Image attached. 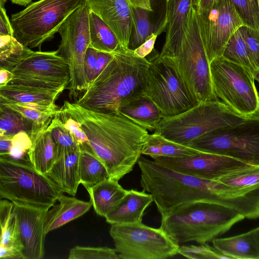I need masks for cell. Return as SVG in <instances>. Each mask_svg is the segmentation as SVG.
<instances>
[{"mask_svg": "<svg viewBox=\"0 0 259 259\" xmlns=\"http://www.w3.org/2000/svg\"><path fill=\"white\" fill-rule=\"evenodd\" d=\"M62 107L81 124L110 178L118 181L132 171L149 134L147 130L119 113L91 110L68 101Z\"/></svg>", "mask_w": 259, "mask_h": 259, "instance_id": "cell-1", "label": "cell"}, {"mask_svg": "<svg viewBox=\"0 0 259 259\" xmlns=\"http://www.w3.org/2000/svg\"><path fill=\"white\" fill-rule=\"evenodd\" d=\"M150 64L146 58L137 56L129 48L114 53L111 60L75 102L91 110L118 113L124 100L145 92Z\"/></svg>", "mask_w": 259, "mask_h": 259, "instance_id": "cell-2", "label": "cell"}, {"mask_svg": "<svg viewBox=\"0 0 259 259\" xmlns=\"http://www.w3.org/2000/svg\"><path fill=\"white\" fill-rule=\"evenodd\" d=\"M245 217L230 207L199 201L179 206L161 217L160 228L178 244L212 241Z\"/></svg>", "mask_w": 259, "mask_h": 259, "instance_id": "cell-3", "label": "cell"}, {"mask_svg": "<svg viewBox=\"0 0 259 259\" xmlns=\"http://www.w3.org/2000/svg\"><path fill=\"white\" fill-rule=\"evenodd\" d=\"M157 58L174 69L199 103L219 100L213 93L210 63L193 6L181 40L172 47L162 49Z\"/></svg>", "mask_w": 259, "mask_h": 259, "instance_id": "cell-4", "label": "cell"}, {"mask_svg": "<svg viewBox=\"0 0 259 259\" xmlns=\"http://www.w3.org/2000/svg\"><path fill=\"white\" fill-rule=\"evenodd\" d=\"M246 117L234 112L220 100L206 101L176 116L163 117L154 133L188 146L195 139L236 124Z\"/></svg>", "mask_w": 259, "mask_h": 259, "instance_id": "cell-5", "label": "cell"}, {"mask_svg": "<svg viewBox=\"0 0 259 259\" xmlns=\"http://www.w3.org/2000/svg\"><path fill=\"white\" fill-rule=\"evenodd\" d=\"M0 67L12 73L10 84L63 92L70 82L67 62L57 50L33 51L24 46Z\"/></svg>", "mask_w": 259, "mask_h": 259, "instance_id": "cell-6", "label": "cell"}, {"mask_svg": "<svg viewBox=\"0 0 259 259\" xmlns=\"http://www.w3.org/2000/svg\"><path fill=\"white\" fill-rule=\"evenodd\" d=\"M63 193L28 162L0 157V198L14 203L52 207Z\"/></svg>", "mask_w": 259, "mask_h": 259, "instance_id": "cell-7", "label": "cell"}, {"mask_svg": "<svg viewBox=\"0 0 259 259\" xmlns=\"http://www.w3.org/2000/svg\"><path fill=\"white\" fill-rule=\"evenodd\" d=\"M84 0H39L12 15L14 37L23 46L40 48Z\"/></svg>", "mask_w": 259, "mask_h": 259, "instance_id": "cell-8", "label": "cell"}, {"mask_svg": "<svg viewBox=\"0 0 259 259\" xmlns=\"http://www.w3.org/2000/svg\"><path fill=\"white\" fill-rule=\"evenodd\" d=\"M188 146L259 167V111L239 123L195 139Z\"/></svg>", "mask_w": 259, "mask_h": 259, "instance_id": "cell-9", "label": "cell"}, {"mask_svg": "<svg viewBox=\"0 0 259 259\" xmlns=\"http://www.w3.org/2000/svg\"><path fill=\"white\" fill-rule=\"evenodd\" d=\"M216 97L237 113L248 117L259 111V96L253 74L245 67L222 56L210 63Z\"/></svg>", "mask_w": 259, "mask_h": 259, "instance_id": "cell-10", "label": "cell"}, {"mask_svg": "<svg viewBox=\"0 0 259 259\" xmlns=\"http://www.w3.org/2000/svg\"><path fill=\"white\" fill-rule=\"evenodd\" d=\"M84 3L65 20L58 32L61 40L57 50L67 61L70 75L68 89L70 100L78 99L88 87L84 70V57L90 46L89 14Z\"/></svg>", "mask_w": 259, "mask_h": 259, "instance_id": "cell-11", "label": "cell"}, {"mask_svg": "<svg viewBox=\"0 0 259 259\" xmlns=\"http://www.w3.org/2000/svg\"><path fill=\"white\" fill-rule=\"evenodd\" d=\"M109 233L119 259H165L179 254V244L160 228L142 222L114 224Z\"/></svg>", "mask_w": 259, "mask_h": 259, "instance_id": "cell-12", "label": "cell"}, {"mask_svg": "<svg viewBox=\"0 0 259 259\" xmlns=\"http://www.w3.org/2000/svg\"><path fill=\"white\" fill-rule=\"evenodd\" d=\"M145 93L163 117L180 114L199 103L174 69L157 58L150 62Z\"/></svg>", "mask_w": 259, "mask_h": 259, "instance_id": "cell-13", "label": "cell"}, {"mask_svg": "<svg viewBox=\"0 0 259 259\" xmlns=\"http://www.w3.org/2000/svg\"><path fill=\"white\" fill-rule=\"evenodd\" d=\"M201 37L209 63L222 56L232 34L243 22L230 0H214L209 6L196 11Z\"/></svg>", "mask_w": 259, "mask_h": 259, "instance_id": "cell-14", "label": "cell"}, {"mask_svg": "<svg viewBox=\"0 0 259 259\" xmlns=\"http://www.w3.org/2000/svg\"><path fill=\"white\" fill-rule=\"evenodd\" d=\"M152 159L157 164L175 171L212 181L257 167L228 156L205 152L183 157Z\"/></svg>", "mask_w": 259, "mask_h": 259, "instance_id": "cell-15", "label": "cell"}, {"mask_svg": "<svg viewBox=\"0 0 259 259\" xmlns=\"http://www.w3.org/2000/svg\"><path fill=\"white\" fill-rule=\"evenodd\" d=\"M23 247V259H41L45 255V222L49 207L14 203Z\"/></svg>", "mask_w": 259, "mask_h": 259, "instance_id": "cell-16", "label": "cell"}, {"mask_svg": "<svg viewBox=\"0 0 259 259\" xmlns=\"http://www.w3.org/2000/svg\"><path fill=\"white\" fill-rule=\"evenodd\" d=\"M90 10L111 29L121 46L128 49L133 25L132 6L128 0H84Z\"/></svg>", "mask_w": 259, "mask_h": 259, "instance_id": "cell-17", "label": "cell"}, {"mask_svg": "<svg viewBox=\"0 0 259 259\" xmlns=\"http://www.w3.org/2000/svg\"><path fill=\"white\" fill-rule=\"evenodd\" d=\"M50 122L42 126H32L29 132L31 145L27 152L28 161L36 171L45 175L58 157L49 126Z\"/></svg>", "mask_w": 259, "mask_h": 259, "instance_id": "cell-18", "label": "cell"}, {"mask_svg": "<svg viewBox=\"0 0 259 259\" xmlns=\"http://www.w3.org/2000/svg\"><path fill=\"white\" fill-rule=\"evenodd\" d=\"M80 147L60 154L46 176L63 193L75 196L80 183Z\"/></svg>", "mask_w": 259, "mask_h": 259, "instance_id": "cell-19", "label": "cell"}, {"mask_svg": "<svg viewBox=\"0 0 259 259\" xmlns=\"http://www.w3.org/2000/svg\"><path fill=\"white\" fill-rule=\"evenodd\" d=\"M154 201L152 196L146 191L131 189L105 216L111 224H130L142 222L145 209Z\"/></svg>", "mask_w": 259, "mask_h": 259, "instance_id": "cell-20", "label": "cell"}, {"mask_svg": "<svg viewBox=\"0 0 259 259\" xmlns=\"http://www.w3.org/2000/svg\"><path fill=\"white\" fill-rule=\"evenodd\" d=\"M117 112L150 131L155 130L163 117L160 109L145 92L124 100Z\"/></svg>", "mask_w": 259, "mask_h": 259, "instance_id": "cell-21", "label": "cell"}, {"mask_svg": "<svg viewBox=\"0 0 259 259\" xmlns=\"http://www.w3.org/2000/svg\"><path fill=\"white\" fill-rule=\"evenodd\" d=\"M166 4L165 17L159 28L160 33L164 29L166 31L162 49L172 47L181 40L192 6V0H169Z\"/></svg>", "mask_w": 259, "mask_h": 259, "instance_id": "cell-22", "label": "cell"}, {"mask_svg": "<svg viewBox=\"0 0 259 259\" xmlns=\"http://www.w3.org/2000/svg\"><path fill=\"white\" fill-rule=\"evenodd\" d=\"M57 201L58 203L55 204L47 212L45 222L46 234L82 216L93 206L91 201H82L63 193L60 195Z\"/></svg>", "mask_w": 259, "mask_h": 259, "instance_id": "cell-23", "label": "cell"}, {"mask_svg": "<svg viewBox=\"0 0 259 259\" xmlns=\"http://www.w3.org/2000/svg\"><path fill=\"white\" fill-rule=\"evenodd\" d=\"M87 190L95 212L104 217L118 204L128 191L123 188L118 181L110 178Z\"/></svg>", "mask_w": 259, "mask_h": 259, "instance_id": "cell-24", "label": "cell"}, {"mask_svg": "<svg viewBox=\"0 0 259 259\" xmlns=\"http://www.w3.org/2000/svg\"><path fill=\"white\" fill-rule=\"evenodd\" d=\"M61 93L8 83L0 87V101L53 106Z\"/></svg>", "mask_w": 259, "mask_h": 259, "instance_id": "cell-25", "label": "cell"}, {"mask_svg": "<svg viewBox=\"0 0 259 259\" xmlns=\"http://www.w3.org/2000/svg\"><path fill=\"white\" fill-rule=\"evenodd\" d=\"M214 247L230 259H259V251L253 230L233 237L214 238Z\"/></svg>", "mask_w": 259, "mask_h": 259, "instance_id": "cell-26", "label": "cell"}, {"mask_svg": "<svg viewBox=\"0 0 259 259\" xmlns=\"http://www.w3.org/2000/svg\"><path fill=\"white\" fill-rule=\"evenodd\" d=\"M201 152L188 146L168 140L154 133L147 136L142 154L151 157H183L197 155Z\"/></svg>", "mask_w": 259, "mask_h": 259, "instance_id": "cell-27", "label": "cell"}, {"mask_svg": "<svg viewBox=\"0 0 259 259\" xmlns=\"http://www.w3.org/2000/svg\"><path fill=\"white\" fill-rule=\"evenodd\" d=\"M89 29L90 46L96 50L114 53L123 49L109 26L91 10L89 14Z\"/></svg>", "mask_w": 259, "mask_h": 259, "instance_id": "cell-28", "label": "cell"}, {"mask_svg": "<svg viewBox=\"0 0 259 259\" xmlns=\"http://www.w3.org/2000/svg\"><path fill=\"white\" fill-rule=\"evenodd\" d=\"M80 149L79 178L86 189L110 178L106 167L91 147Z\"/></svg>", "mask_w": 259, "mask_h": 259, "instance_id": "cell-29", "label": "cell"}, {"mask_svg": "<svg viewBox=\"0 0 259 259\" xmlns=\"http://www.w3.org/2000/svg\"><path fill=\"white\" fill-rule=\"evenodd\" d=\"M0 245L17 248L23 253V247L14 204L5 199H1L0 201Z\"/></svg>", "mask_w": 259, "mask_h": 259, "instance_id": "cell-30", "label": "cell"}, {"mask_svg": "<svg viewBox=\"0 0 259 259\" xmlns=\"http://www.w3.org/2000/svg\"><path fill=\"white\" fill-rule=\"evenodd\" d=\"M0 105L16 112L32 126H42L50 123L59 112L57 105L35 103L20 104L0 101Z\"/></svg>", "mask_w": 259, "mask_h": 259, "instance_id": "cell-31", "label": "cell"}, {"mask_svg": "<svg viewBox=\"0 0 259 259\" xmlns=\"http://www.w3.org/2000/svg\"><path fill=\"white\" fill-rule=\"evenodd\" d=\"M150 12H152L146 9L132 7L133 25L129 49L134 50L144 43L153 33L157 32L150 19Z\"/></svg>", "mask_w": 259, "mask_h": 259, "instance_id": "cell-32", "label": "cell"}, {"mask_svg": "<svg viewBox=\"0 0 259 259\" xmlns=\"http://www.w3.org/2000/svg\"><path fill=\"white\" fill-rule=\"evenodd\" d=\"M222 57L229 61L245 67L253 74L255 71L250 61L245 42L239 29L232 34L228 41Z\"/></svg>", "mask_w": 259, "mask_h": 259, "instance_id": "cell-33", "label": "cell"}, {"mask_svg": "<svg viewBox=\"0 0 259 259\" xmlns=\"http://www.w3.org/2000/svg\"><path fill=\"white\" fill-rule=\"evenodd\" d=\"M49 126L53 140L57 149L58 156L64 152L73 150L79 147L64 127L58 112L52 118Z\"/></svg>", "mask_w": 259, "mask_h": 259, "instance_id": "cell-34", "label": "cell"}, {"mask_svg": "<svg viewBox=\"0 0 259 259\" xmlns=\"http://www.w3.org/2000/svg\"><path fill=\"white\" fill-rule=\"evenodd\" d=\"M28 122L19 114L2 105L0 106V135H15L21 131H26Z\"/></svg>", "mask_w": 259, "mask_h": 259, "instance_id": "cell-35", "label": "cell"}, {"mask_svg": "<svg viewBox=\"0 0 259 259\" xmlns=\"http://www.w3.org/2000/svg\"><path fill=\"white\" fill-rule=\"evenodd\" d=\"M244 25L259 29L257 0H230Z\"/></svg>", "mask_w": 259, "mask_h": 259, "instance_id": "cell-36", "label": "cell"}, {"mask_svg": "<svg viewBox=\"0 0 259 259\" xmlns=\"http://www.w3.org/2000/svg\"><path fill=\"white\" fill-rule=\"evenodd\" d=\"M69 259H119L115 248L76 246L70 250Z\"/></svg>", "mask_w": 259, "mask_h": 259, "instance_id": "cell-37", "label": "cell"}, {"mask_svg": "<svg viewBox=\"0 0 259 259\" xmlns=\"http://www.w3.org/2000/svg\"><path fill=\"white\" fill-rule=\"evenodd\" d=\"M179 254L186 257L193 259H230L217 248L212 247L206 243L200 244L199 245H189L180 246Z\"/></svg>", "mask_w": 259, "mask_h": 259, "instance_id": "cell-38", "label": "cell"}, {"mask_svg": "<svg viewBox=\"0 0 259 259\" xmlns=\"http://www.w3.org/2000/svg\"><path fill=\"white\" fill-rule=\"evenodd\" d=\"M58 115L64 127L80 148L91 147L88 138L78 121L74 119L62 107L59 109Z\"/></svg>", "mask_w": 259, "mask_h": 259, "instance_id": "cell-39", "label": "cell"}, {"mask_svg": "<svg viewBox=\"0 0 259 259\" xmlns=\"http://www.w3.org/2000/svg\"><path fill=\"white\" fill-rule=\"evenodd\" d=\"M219 181L237 188H247L259 185V167L225 176Z\"/></svg>", "mask_w": 259, "mask_h": 259, "instance_id": "cell-40", "label": "cell"}, {"mask_svg": "<svg viewBox=\"0 0 259 259\" xmlns=\"http://www.w3.org/2000/svg\"><path fill=\"white\" fill-rule=\"evenodd\" d=\"M255 70H259V29L243 25L239 28Z\"/></svg>", "mask_w": 259, "mask_h": 259, "instance_id": "cell-41", "label": "cell"}, {"mask_svg": "<svg viewBox=\"0 0 259 259\" xmlns=\"http://www.w3.org/2000/svg\"><path fill=\"white\" fill-rule=\"evenodd\" d=\"M31 145L29 133L21 131L14 135L8 157L28 162L27 152Z\"/></svg>", "mask_w": 259, "mask_h": 259, "instance_id": "cell-42", "label": "cell"}, {"mask_svg": "<svg viewBox=\"0 0 259 259\" xmlns=\"http://www.w3.org/2000/svg\"><path fill=\"white\" fill-rule=\"evenodd\" d=\"M0 41L1 62L17 53L24 47L14 36H0Z\"/></svg>", "mask_w": 259, "mask_h": 259, "instance_id": "cell-43", "label": "cell"}, {"mask_svg": "<svg viewBox=\"0 0 259 259\" xmlns=\"http://www.w3.org/2000/svg\"><path fill=\"white\" fill-rule=\"evenodd\" d=\"M98 52V50L90 46L85 53L84 65L88 84L93 79V75L97 62Z\"/></svg>", "mask_w": 259, "mask_h": 259, "instance_id": "cell-44", "label": "cell"}, {"mask_svg": "<svg viewBox=\"0 0 259 259\" xmlns=\"http://www.w3.org/2000/svg\"><path fill=\"white\" fill-rule=\"evenodd\" d=\"M6 1L0 2V36H14L13 29L4 7Z\"/></svg>", "mask_w": 259, "mask_h": 259, "instance_id": "cell-45", "label": "cell"}, {"mask_svg": "<svg viewBox=\"0 0 259 259\" xmlns=\"http://www.w3.org/2000/svg\"><path fill=\"white\" fill-rule=\"evenodd\" d=\"M158 34L157 32L153 33L144 43L134 50L135 55L140 58H146L154 50Z\"/></svg>", "mask_w": 259, "mask_h": 259, "instance_id": "cell-46", "label": "cell"}, {"mask_svg": "<svg viewBox=\"0 0 259 259\" xmlns=\"http://www.w3.org/2000/svg\"><path fill=\"white\" fill-rule=\"evenodd\" d=\"M113 57V53H110L98 51L96 64L93 73L92 80L97 77L104 69L107 64L111 60Z\"/></svg>", "mask_w": 259, "mask_h": 259, "instance_id": "cell-47", "label": "cell"}, {"mask_svg": "<svg viewBox=\"0 0 259 259\" xmlns=\"http://www.w3.org/2000/svg\"><path fill=\"white\" fill-rule=\"evenodd\" d=\"M0 258L23 259L22 250L13 247L0 245Z\"/></svg>", "mask_w": 259, "mask_h": 259, "instance_id": "cell-48", "label": "cell"}, {"mask_svg": "<svg viewBox=\"0 0 259 259\" xmlns=\"http://www.w3.org/2000/svg\"><path fill=\"white\" fill-rule=\"evenodd\" d=\"M14 135H0V155L1 157H7L12 144Z\"/></svg>", "mask_w": 259, "mask_h": 259, "instance_id": "cell-49", "label": "cell"}, {"mask_svg": "<svg viewBox=\"0 0 259 259\" xmlns=\"http://www.w3.org/2000/svg\"><path fill=\"white\" fill-rule=\"evenodd\" d=\"M13 75L8 69L0 67V87L8 84L12 80Z\"/></svg>", "mask_w": 259, "mask_h": 259, "instance_id": "cell-50", "label": "cell"}, {"mask_svg": "<svg viewBox=\"0 0 259 259\" xmlns=\"http://www.w3.org/2000/svg\"><path fill=\"white\" fill-rule=\"evenodd\" d=\"M133 7H138L153 11L151 0H128Z\"/></svg>", "mask_w": 259, "mask_h": 259, "instance_id": "cell-51", "label": "cell"}, {"mask_svg": "<svg viewBox=\"0 0 259 259\" xmlns=\"http://www.w3.org/2000/svg\"><path fill=\"white\" fill-rule=\"evenodd\" d=\"M214 0H192V6L196 11L203 10L209 6Z\"/></svg>", "mask_w": 259, "mask_h": 259, "instance_id": "cell-52", "label": "cell"}, {"mask_svg": "<svg viewBox=\"0 0 259 259\" xmlns=\"http://www.w3.org/2000/svg\"><path fill=\"white\" fill-rule=\"evenodd\" d=\"M13 4L25 6L28 5L32 0H10Z\"/></svg>", "mask_w": 259, "mask_h": 259, "instance_id": "cell-53", "label": "cell"}, {"mask_svg": "<svg viewBox=\"0 0 259 259\" xmlns=\"http://www.w3.org/2000/svg\"><path fill=\"white\" fill-rule=\"evenodd\" d=\"M254 238L255 239L258 250L259 251V227L252 230Z\"/></svg>", "mask_w": 259, "mask_h": 259, "instance_id": "cell-54", "label": "cell"}, {"mask_svg": "<svg viewBox=\"0 0 259 259\" xmlns=\"http://www.w3.org/2000/svg\"><path fill=\"white\" fill-rule=\"evenodd\" d=\"M254 80L259 83V70L255 71L253 73Z\"/></svg>", "mask_w": 259, "mask_h": 259, "instance_id": "cell-55", "label": "cell"}, {"mask_svg": "<svg viewBox=\"0 0 259 259\" xmlns=\"http://www.w3.org/2000/svg\"><path fill=\"white\" fill-rule=\"evenodd\" d=\"M258 1V10H259V0H257Z\"/></svg>", "mask_w": 259, "mask_h": 259, "instance_id": "cell-56", "label": "cell"}, {"mask_svg": "<svg viewBox=\"0 0 259 259\" xmlns=\"http://www.w3.org/2000/svg\"><path fill=\"white\" fill-rule=\"evenodd\" d=\"M169 1V0H166V2H167V1Z\"/></svg>", "mask_w": 259, "mask_h": 259, "instance_id": "cell-57", "label": "cell"}, {"mask_svg": "<svg viewBox=\"0 0 259 259\" xmlns=\"http://www.w3.org/2000/svg\"><path fill=\"white\" fill-rule=\"evenodd\" d=\"M258 96H259V93H258Z\"/></svg>", "mask_w": 259, "mask_h": 259, "instance_id": "cell-58", "label": "cell"}]
</instances>
